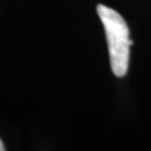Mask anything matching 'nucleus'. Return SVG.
Instances as JSON below:
<instances>
[{"instance_id": "nucleus-1", "label": "nucleus", "mask_w": 151, "mask_h": 151, "mask_svg": "<svg viewBox=\"0 0 151 151\" xmlns=\"http://www.w3.org/2000/svg\"><path fill=\"white\" fill-rule=\"evenodd\" d=\"M97 13L106 32L112 72L117 77H124L129 70L130 62V30L119 13L106 5H97Z\"/></svg>"}, {"instance_id": "nucleus-2", "label": "nucleus", "mask_w": 151, "mask_h": 151, "mask_svg": "<svg viewBox=\"0 0 151 151\" xmlns=\"http://www.w3.org/2000/svg\"><path fill=\"white\" fill-rule=\"evenodd\" d=\"M5 150V147H4V145H3V141L0 140V151H4Z\"/></svg>"}]
</instances>
